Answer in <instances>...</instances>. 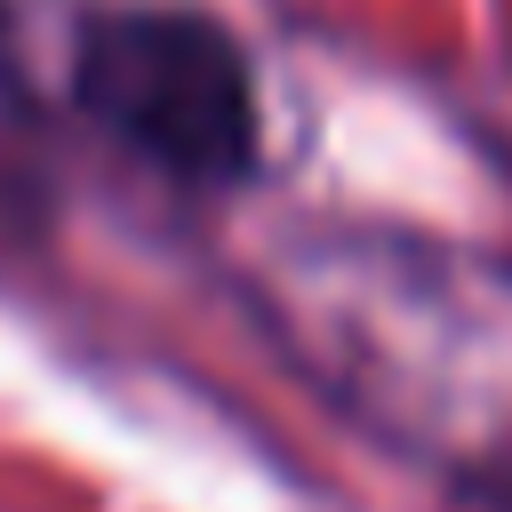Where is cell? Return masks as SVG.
<instances>
[{
    "instance_id": "6da1fadb",
    "label": "cell",
    "mask_w": 512,
    "mask_h": 512,
    "mask_svg": "<svg viewBox=\"0 0 512 512\" xmlns=\"http://www.w3.org/2000/svg\"><path fill=\"white\" fill-rule=\"evenodd\" d=\"M304 368L384 440L512 488V264L400 224H304L264 264Z\"/></svg>"
},
{
    "instance_id": "7a4b0ae2",
    "label": "cell",
    "mask_w": 512,
    "mask_h": 512,
    "mask_svg": "<svg viewBox=\"0 0 512 512\" xmlns=\"http://www.w3.org/2000/svg\"><path fill=\"white\" fill-rule=\"evenodd\" d=\"M64 96L104 144L176 192H232L256 176V72L208 8H88L72 24Z\"/></svg>"
},
{
    "instance_id": "3957f363",
    "label": "cell",
    "mask_w": 512,
    "mask_h": 512,
    "mask_svg": "<svg viewBox=\"0 0 512 512\" xmlns=\"http://www.w3.org/2000/svg\"><path fill=\"white\" fill-rule=\"evenodd\" d=\"M504 152H512V128H504Z\"/></svg>"
}]
</instances>
